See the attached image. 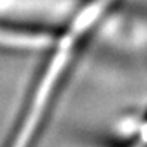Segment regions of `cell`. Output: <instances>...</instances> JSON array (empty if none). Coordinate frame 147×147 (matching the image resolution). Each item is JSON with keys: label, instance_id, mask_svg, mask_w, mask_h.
Masks as SVG:
<instances>
[{"label": "cell", "instance_id": "cell-1", "mask_svg": "<svg viewBox=\"0 0 147 147\" xmlns=\"http://www.w3.org/2000/svg\"><path fill=\"white\" fill-rule=\"evenodd\" d=\"M110 3L111 0H87L83 8L68 21L66 33L56 41L54 53L50 57L42 75L39 77L36 87L33 89L5 147H30L44 119L50 99L60 83V77L68 69L75 47L84 35L99 26Z\"/></svg>", "mask_w": 147, "mask_h": 147}]
</instances>
